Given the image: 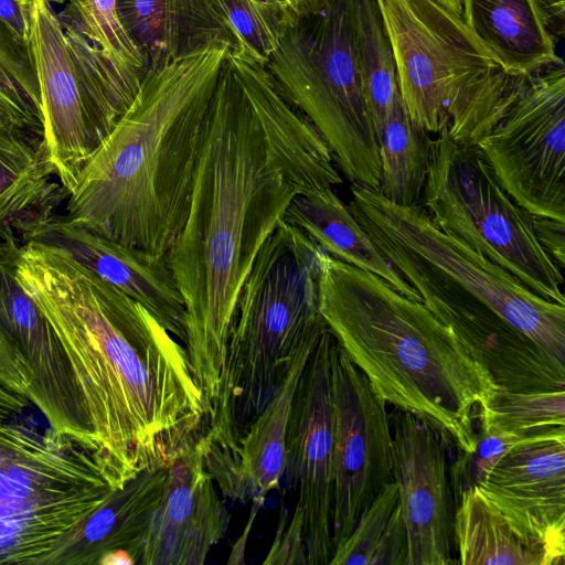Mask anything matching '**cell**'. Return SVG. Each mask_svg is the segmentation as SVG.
Returning <instances> with one entry per match:
<instances>
[{
    "mask_svg": "<svg viewBox=\"0 0 565 565\" xmlns=\"http://www.w3.org/2000/svg\"><path fill=\"white\" fill-rule=\"evenodd\" d=\"M253 509L250 516L248 519V522L246 524V529L244 534L238 539L237 543L233 546V551L231 553L230 559L227 561L228 564H242L245 563L244 555H245V545L246 541L249 534V527L253 524V521L257 514V511L262 507L264 499H253Z\"/></svg>",
    "mask_w": 565,
    "mask_h": 565,
    "instance_id": "36",
    "label": "cell"
},
{
    "mask_svg": "<svg viewBox=\"0 0 565 565\" xmlns=\"http://www.w3.org/2000/svg\"><path fill=\"white\" fill-rule=\"evenodd\" d=\"M554 38L561 40L565 26V0H540Z\"/></svg>",
    "mask_w": 565,
    "mask_h": 565,
    "instance_id": "34",
    "label": "cell"
},
{
    "mask_svg": "<svg viewBox=\"0 0 565 565\" xmlns=\"http://www.w3.org/2000/svg\"><path fill=\"white\" fill-rule=\"evenodd\" d=\"M168 466L143 470L114 491L50 556L46 565L136 564L137 552L160 504Z\"/></svg>",
    "mask_w": 565,
    "mask_h": 565,
    "instance_id": "20",
    "label": "cell"
},
{
    "mask_svg": "<svg viewBox=\"0 0 565 565\" xmlns=\"http://www.w3.org/2000/svg\"><path fill=\"white\" fill-rule=\"evenodd\" d=\"M532 224L540 245L562 270L565 267V223L532 216Z\"/></svg>",
    "mask_w": 565,
    "mask_h": 565,
    "instance_id": "33",
    "label": "cell"
},
{
    "mask_svg": "<svg viewBox=\"0 0 565 565\" xmlns=\"http://www.w3.org/2000/svg\"><path fill=\"white\" fill-rule=\"evenodd\" d=\"M329 565H408L407 529L395 481L377 492Z\"/></svg>",
    "mask_w": 565,
    "mask_h": 565,
    "instance_id": "26",
    "label": "cell"
},
{
    "mask_svg": "<svg viewBox=\"0 0 565 565\" xmlns=\"http://www.w3.org/2000/svg\"><path fill=\"white\" fill-rule=\"evenodd\" d=\"M355 42L365 102L379 139L399 95L391 41L376 0H355Z\"/></svg>",
    "mask_w": 565,
    "mask_h": 565,
    "instance_id": "27",
    "label": "cell"
},
{
    "mask_svg": "<svg viewBox=\"0 0 565 565\" xmlns=\"http://www.w3.org/2000/svg\"><path fill=\"white\" fill-rule=\"evenodd\" d=\"M479 430L535 435L565 426V392L497 390L482 409Z\"/></svg>",
    "mask_w": 565,
    "mask_h": 565,
    "instance_id": "28",
    "label": "cell"
},
{
    "mask_svg": "<svg viewBox=\"0 0 565 565\" xmlns=\"http://www.w3.org/2000/svg\"><path fill=\"white\" fill-rule=\"evenodd\" d=\"M30 46L41 100L42 145L54 177L70 195L82 169L117 122L87 94L50 0H33Z\"/></svg>",
    "mask_w": 565,
    "mask_h": 565,
    "instance_id": "13",
    "label": "cell"
},
{
    "mask_svg": "<svg viewBox=\"0 0 565 565\" xmlns=\"http://www.w3.org/2000/svg\"><path fill=\"white\" fill-rule=\"evenodd\" d=\"M393 479L398 486L408 537V565H450L455 500L445 441L417 416L393 407Z\"/></svg>",
    "mask_w": 565,
    "mask_h": 565,
    "instance_id": "14",
    "label": "cell"
},
{
    "mask_svg": "<svg viewBox=\"0 0 565 565\" xmlns=\"http://www.w3.org/2000/svg\"><path fill=\"white\" fill-rule=\"evenodd\" d=\"M227 46L143 72L139 90L68 195L70 222L166 257L186 221Z\"/></svg>",
    "mask_w": 565,
    "mask_h": 565,
    "instance_id": "3",
    "label": "cell"
},
{
    "mask_svg": "<svg viewBox=\"0 0 565 565\" xmlns=\"http://www.w3.org/2000/svg\"><path fill=\"white\" fill-rule=\"evenodd\" d=\"M33 372L18 344L0 324V386L26 397Z\"/></svg>",
    "mask_w": 565,
    "mask_h": 565,
    "instance_id": "32",
    "label": "cell"
},
{
    "mask_svg": "<svg viewBox=\"0 0 565 565\" xmlns=\"http://www.w3.org/2000/svg\"><path fill=\"white\" fill-rule=\"evenodd\" d=\"M433 139L416 124L401 95L390 110L380 139L379 192L404 206L418 205L427 180Z\"/></svg>",
    "mask_w": 565,
    "mask_h": 565,
    "instance_id": "25",
    "label": "cell"
},
{
    "mask_svg": "<svg viewBox=\"0 0 565 565\" xmlns=\"http://www.w3.org/2000/svg\"><path fill=\"white\" fill-rule=\"evenodd\" d=\"M117 13L143 72L212 45L242 53L227 0H117Z\"/></svg>",
    "mask_w": 565,
    "mask_h": 565,
    "instance_id": "19",
    "label": "cell"
},
{
    "mask_svg": "<svg viewBox=\"0 0 565 565\" xmlns=\"http://www.w3.org/2000/svg\"><path fill=\"white\" fill-rule=\"evenodd\" d=\"M29 404L26 397L0 386V419L17 417Z\"/></svg>",
    "mask_w": 565,
    "mask_h": 565,
    "instance_id": "35",
    "label": "cell"
},
{
    "mask_svg": "<svg viewBox=\"0 0 565 565\" xmlns=\"http://www.w3.org/2000/svg\"><path fill=\"white\" fill-rule=\"evenodd\" d=\"M376 1L412 119L476 145L513 103L524 74H507L461 15L437 0Z\"/></svg>",
    "mask_w": 565,
    "mask_h": 565,
    "instance_id": "7",
    "label": "cell"
},
{
    "mask_svg": "<svg viewBox=\"0 0 565 565\" xmlns=\"http://www.w3.org/2000/svg\"><path fill=\"white\" fill-rule=\"evenodd\" d=\"M476 146L518 205L565 223L563 58L524 74L513 103Z\"/></svg>",
    "mask_w": 565,
    "mask_h": 565,
    "instance_id": "11",
    "label": "cell"
},
{
    "mask_svg": "<svg viewBox=\"0 0 565 565\" xmlns=\"http://www.w3.org/2000/svg\"><path fill=\"white\" fill-rule=\"evenodd\" d=\"M282 220L301 230L332 257L373 273L403 296L423 302L419 294L380 252L333 188L296 196Z\"/></svg>",
    "mask_w": 565,
    "mask_h": 565,
    "instance_id": "24",
    "label": "cell"
},
{
    "mask_svg": "<svg viewBox=\"0 0 565 565\" xmlns=\"http://www.w3.org/2000/svg\"><path fill=\"white\" fill-rule=\"evenodd\" d=\"M461 18L509 75L562 60L540 0H461Z\"/></svg>",
    "mask_w": 565,
    "mask_h": 565,
    "instance_id": "22",
    "label": "cell"
},
{
    "mask_svg": "<svg viewBox=\"0 0 565 565\" xmlns=\"http://www.w3.org/2000/svg\"><path fill=\"white\" fill-rule=\"evenodd\" d=\"M333 404L332 543L351 534L363 511L393 479V437L385 402L337 340L331 353Z\"/></svg>",
    "mask_w": 565,
    "mask_h": 565,
    "instance_id": "12",
    "label": "cell"
},
{
    "mask_svg": "<svg viewBox=\"0 0 565 565\" xmlns=\"http://www.w3.org/2000/svg\"><path fill=\"white\" fill-rule=\"evenodd\" d=\"M326 327L321 316L308 329L278 392L242 440L235 501L247 503L253 499H265L269 491L280 487L292 398L308 359Z\"/></svg>",
    "mask_w": 565,
    "mask_h": 565,
    "instance_id": "23",
    "label": "cell"
},
{
    "mask_svg": "<svg viewBox=\"0 0 565 565\" xmlns=\"http://www.w3.org/2000/svg\"><path fill=\"white\" fill-rule=\"evenodd\" d=\"M63 21L114 62L143 72V61L124 29L117 0H68Z\"/></svg>",
    "mask_w": 565,
    "mask_h": 565,
    "instance_id": "29",
    "label": "cell"
},
{
    "mask_svg": "<svg viewBox=\"0 0 565 565\" xmlns=\"http://www.w3.org/2000/svg\"><path fill=\"white\" fill-rule=\"evenodd\" d=\"M331 150L266 67L228 51L211 99L190 211L167 259L206 413L216 406L242 287L300 195L342 183Z\"/></svg>",
    "mask_w": 565,
    "mask_h": 565,
    "instance_id": "1",
    "label": "cell"
},
{
    "mask_svg": "<svg viewBox=\"0 0 565 565\" xmlns=\"http://www.w3.org/2000/svg\"><path fill=\"white\" fill-rule=\"evenodd\" d=\"M354 1L278 3L275 49L264 66L324 139L341 172L379 190L380 143L359 67Z\"/></svg>",
    "mask_w": 565,
    "mask_h": 565,
    "instance_id": "6",
    "label": "cell"
},
{
    "mask_svg": "<svg viewBox=\"0 0 565 565\" xmlns=\"http://www.w3.org/2000/svg\"><path fill=\"white\" fill-rule=\"evenodd\" d=\"M335 338L321 332L299 379L288 420L282 480L298 490L292 515L284 511L267 554L279 565H329L332 543L333 404L331 353Z\"/></svg>",
    "mask_w": 565,
    "mask_h": 565,
    "instance_id": "10",
    "label": "cell"
},
{
    "mask_svg": "<svg viewBox=\"0 0 565 565\" xmlns=\"http://www.w3.org/2000/svg\"><path fill=\"white\" fill-rule=\"evenodd\" d=\"M231 515L205 469L199 440L168 463L167 480L137 552L138 565H202Z\"/></svg>",
    "mask_w": 565,
    "mask_h": 565,
    "instance_id": "17",
    "label": "cell"
},
{
    "mask_svg": "<svg viewBox=\"0 0 565 565\" xmlns=\"http://www.w3.org/2000/svg\"><path fill=\"white\" fill-rule=\"evenodd\" d=\"M32 7L33 0H0V42L33 71L30 46Z\"/></svg>",
    "mask_w": 565,
    "mask_h": 565,
    "instance_id": "31",
    "label": "cell"
},
{
    "mask_svg": "<svg viewBox=\"0 0 565 565\" xmlns=\"http://www.w3.org/2000/svg\"><path fill=\"white\" fill-rule=\"evenodd\" d=\"M2 127H3V126H2V125H1V122H0V128H2ZM6 129H7V128H6Z\"/></svg>",
    "mask_w": 565,
    "mask_h": 565,
    "instance_id": "39",
    "label": "cell"
},
{
    "mask_svg": "<svg viewBox=\"0 0 565 565\" xmlns=\"http://www.w3.org/2000/svg\"><path fill=\"white\" fill-rule=\"evenodd\" d=\"M420 202L444 233L565 306L562 270L540 245L532 215L505 192L476 145L454 140L447 128L437 134Z\"/></svg>",
    "mask_w": 565,
    "mask_h": 565,
    "instance_id": "9",
    "label": "cell"
},
{
    "mask_svg": "<svg viewBox=\"0 0 565 565\" xmlns=\"http://www.w3.org/2000/svg\"><path fill=\"white\" fill-rule=\"evenodd\" d=\"M17 233L19 241L63 247L102 280L148 309L174 338L184 341V301L167 256L90 232L57 215L55 209L23 222Z\"/></svg>",
    "mask_w": 565,
    "mask_h": 565,
    "instance_id": "16",
    "label": "cell"
},
{
    "mask_svg": "<svg viewBox=\"0 0 565 565\" xmlns=\"http://www.w3.org/2000/svg\"><path fill=\"white\" fill-rule=\"evenodd\" d=\"M14 418L0 419V564L46 565L124 486L85 444Z\"/></svg>",
    "mask_w": 565,
    "mask_h": 565,
    "instance_id": "8",
    "label": "cell"
},
{
    "mask_svg": "<svg viewBox=\"0 0 565 565\" xmlns=\"http://www.w3.org/2000/svg\"><path fill=\"white\" fill-rule=\"evenodd\" d=\"M266 1H269L271 3H280V2L285 1V0H266Z\"/></svg>",
    "mask_w": 565,
    "mask_h": 565,
    "instance_id": "38",
    "label": "cell"
},
{
    "mask_svg": "<svg viewBox=\"0 0 565 565\" xmlns=\"http://www.w3.org/2000/svg\"><path fill=\"white\" fill-rule=\"evenodd\" d=\"M14 269L62 342L98 450L122 484L202 437L185 348L148 309L53 244L20 241Z\"/></svg>",
    "mask_w": 565,
    "mask_h": 565,
    "instance_id": "2",
    "label": "cell"
},
{
    "mask_svg": "<svg viewBox=\"0 0 565 565\" xmlns=\"http://www.w3.org/2000/svg\"><path fill=\"white\" fill-rule=\"evenodd\" d=\"M319 312L385 404L429 424L461 454L497 390L486 366L422 301L319 249Z\"/></svg>",
    "mask_w": 565,
    "mask_h": 565,
    "instance_id": "4",
    "label": "cell"
},
{
    "mask_svg": "<svg viewBox=\"0 0 565 565\" xmlns=\"http://www.w3.org/2000/svg\"><path fill=\"white\" fill-rule=\"evenodd\" d=\"M352 215L444 323L452 328L495 312L565 364V306L534 294L510 271L444 233L420 204L398 205L370 191Z\"/></svg>",
    "mask_w": 565,
    "mask_h": 565,
    "instance_id": "5",
    "label": "cell"
},
{
    "mask_svg": "<svg viewBox=\"0 0 565 565\" xmlns=\"http://www.w3.org/2000/svg\"><path fill=\"white\" fill-rule=\"evenodd\" d=\"M446 8L450 9L451 11L460 14L461 13V0H437Z\"/></svg>",
    "mask_w": 565,
    "mask_h": 565,
    "instance_id": "37",
    "label": "cell"
},
{
    "mask_svg": "<svg viewBox=\"0 0 565 565\" xmlns=\"http://www.w3.org/2000/svg\"><path fill=\"white\" fill-rule=\"evenodd\" d=\"M455 548L462 565H563L565 551L522 527L475 486L456 501Z\"/></svg>",
    "mask_w": 565,
    "mask_h": 565,
    "instance_id": "21",
    "label": "cell"
},
{
    "mask_svg": "<svg viewBox=\"0 0 565 565\" xmlns=\"http://www.w3.org/2000/svg\"><path fill=\"white\" fill-rule=\"evenodd\" d=\"M18 238L0 244V324L33 372L26 398L49 427L96 449L85 401L70 358L53 327L17 280Z\"/></svg>",
    "mask_w": 565,
    "mask_h": 565,
    "instance_id": "15",
    "label": "cell"
},
{
    "mask_svg": "<svg viewBox=\"0 0 565 565\" xmlns=\"http://www.w3.org/2000/svg\"><path fill=\"white\" fill-rule=\"evenodd\" d=\"M477 487L519 525L565 551V426L514 446Z\"/></svg>",
    "mask_w": 565,
    "mask_h": 565,
    "instance_id": "18",
    "label": "cell"
},
{
    "mask_svg": "<svg viewBox=\"0 0 565 565\" xmlns=\"http://www.w3.org/2000/svg\"><path fill=\"white\" fill-rule=\"evenodd\" d=\"M0 122L8 130L42 140L43 122L35 74L1 42Z\"/></svg>",
    "mask_w": 565,
    "mask_h": 565,
    "instance_id": "30",
    "label": "cell"
}]
</instances>
